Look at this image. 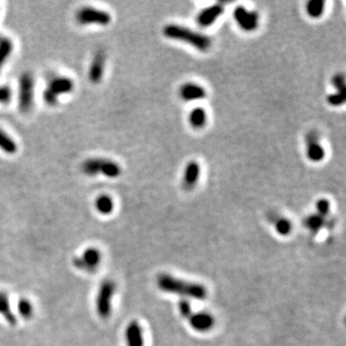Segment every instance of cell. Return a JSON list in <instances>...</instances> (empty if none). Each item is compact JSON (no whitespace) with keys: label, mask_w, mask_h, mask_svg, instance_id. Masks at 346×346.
Instances as JSON below:
<instances>
[{"label":"cell","mask_w":346,"mask_h":346,"mask_svg":"<svg viewBox=\"0 0 346 346\" xmlns=\"http://www.w3.org/2000/svg\"><path fill=\"white\" fill-rule=\"evenodd\" d=\"M157 285L161 291L167 294L186 296L198 300H202L207 297V290L204 285L175 278L172 275L165 273L159 275L157 278Z\"/></svg>","instance_id":"1"},{"label":"cell","mask_w":346,"mask_h":346,"mask_svg":"<svg viewBox=\"0 0 346 346\" xmlns=\"http://www.w3.org/2000/svg\"><path fill=\"white\" fill-rule=\"evenodd\" d=\"M163 33L166 38L189 43L198 50L207 51L211 47L212 41L209 37L184 26L168 24L164 26Z\"/></svg>","instance_id":"2"},{"label":"cell","mask_w":346,"mask_h":346,"mask_svg":"<svg viewBox=\"0 0 346 346\" xmlns=\"http://www.w3.org/2000/svg\"><path fill=\"white\" fill-rule=\"evenodd\" d=\"M81 170L87 176L101 174L108 178H117L122 174V167L119 163L104 158H91L86 160L82 163Z\"/></svg>","instance_id":"3"},{"label":"cell","mask_w":346,"mask_h":346,"mask_svg":"<svg viewBox=\"0 0 346 346\" xmlns=\"http://www.w3.org/2000/svg\"><path fill=\"white\" fill-rule=\"evenodd\" d=\"M117 292V284L112 279H106L102 282L96 295L95 309L98 316L102 319L109 318L112 314V297Z\"/></svg>","instance_id":"4"},{"label":"cell","mask_w":346,"mask_h":346,"mask_svg":"<svg viewBox=\"0 0 346 346\" xmlns=\"http://www.w3.org/2000/svg\"><path fill=\"white\" fill-rule=\"evenodd\" d=\"M74 89V83L71 78L66 76L53 77L47 84V88L43 91L42 98L48 106H55L59 101L62 94L71 93Z\"/></svg>","instance_id":"5"},{"label":"cell","mask_w":346,"mask_h":346,"mask_svg":"<svg viewBox=\"0 0 346 346\" xmlns=\"http://www.w3.org/2000/svg\"><path fill=\"white\" fill-rule=\"evenodd\" d=\"M75 21L79 25L83 26H107L112 21V17L106 11L96 9L93 7H82L75 14Z\"/></svg>","instance_id":"6"},{"label":"cell","mask_w":346,"mask_h":346,"mask_svg":"<svg viewBox=\"0 0 346 346\" xmlns=\"http://www.w3.org/2000/svg\"><path fill=\"white\" fill-rule=\"evenodd\" d=\"M35 81L30 72H24L21 74L19 87V108L22 113H27L31 111L34 105L35 94Z\"/></svg>","instance_id":"7"},{"label":"cell","mask_w":346,"mask_h":346,"mask_svg":"<svg viewBox=\"0 0 346 346\" xmlns=\"http://www.w3.org/2000/svg\"><path fill=\"white\" fill-rule=\"evenodd\" d=\"M101 252L94 247L87 248L81 256H76L72 259V264L75 268L92 273L96 271L101 263Z\"/></svg>","instance_id":"8"},{"label":"cell","mask_w":346,"mask_h":346,"mask_svg":"<svg viewBox=\"0 0 346 346\" xmlns=\"http://www.w3.org/2000/svg\"><path fill=\"white\" fill-rule=\"evenodd\" d=\"M235 21L243 30L251 32L254 31L259 25V15L248 11L244 6H238L234 11Z\"/></svg>","instance_id":"9"},{"label":"cell","mask_w":346,"mask_h":346,"mask_svg":"<svg viewBox=\"0 0 346 346\" xmlns=\"http://www.w3.org/2000/svg\"><path fill=\"white\" fill-rule=\"evenodd\" d=\"M106 65V53L105 51L99 49L96 51L92 57L90 69H89V80L91 83L96 85L99 84L103 79Z\"/></svg>","instance_id":"10"},{"label":"cell","mask_w":346,"mask_h":346,"mask_svg":"<svg viewBox=\"0 0 346 346\" xmlns=\"http://www.w3.org/2000/svg\"><path fill=\"white\" fill-rule=\"evenodd\" d=\"M223 12L224 6L221 3H216L206 7L198 14L197 23L202 27H209L214 24V21L218 20Z\"/></svg>","instance_id":"11"},{"label":"cell","mask_w":346,"mask_h":346,"mask_svg":"<svg viewBox=\"0 0 346 346\" xmlns=\"http://www.w3.org/2000/svg\"><path fill=\"white\" fill-rule=\"evenodd\" d=\"M190 325L197 332H207L214 325V316L206 312L192 313L189 317Z\"/></svg>","instance_id":"12"},{"label":"cell","mask_w":346,"mask_h":346,"mask_svg":"<svg viewBox=\"0 0 346 346\" xmlns=\"http://www.w3.org/2000/svg\"><path fill=\"white\" fill-rule=\"evenodd\" d=\"M125 339L127 346L144 345L143 328L139 321L132 320L129 322L125 331Z\"/></svg>","instance_id":"13"},{"label":"cell","mask_w":346,"mask_h":346,"mask_svg":"<svg viewBox=\"0 0 346 346\" xmlns=\"http://www.w3.org/2000/svg\"><path fill=\"white\" fill-rule=\"evenodd\" d=\"M203 87L195 83H186L180 88V96L185 101H195L206 97Z\"/></svg>","instance_id":"14"},{"label":"cell","mask_w":346,"mask_h":346,"mask_svg":"<svg viewBox=\"0 0 346 346\" xmlns=\"http://www.w3.org/2000/svg\"><path fill=\"white\" fill-rule=\"evenodd\" d=\"M306 154L310 161L318 163L324 159L325 150L324 147L318 142L317 138L309 137V139L307 140Z\"/></svg>","instance_id":"15"},{"label":"cell","mask_w":346,"mask_h":346,"mask_svg":"<svg viewBox=\"0 0 346 346\" xmlns=\"http://www.w3.org/2000/svg\"><path fill=\"white\" fill-rule=\"evenodd\" d=\"M200 175V166L196 162L188 163L184 170L183 185L187 190H192L197 183Z\"/></svg>","instance_id":"16"},{"label":"cell","mask_w":346,"mask_h":346,"mask_svg":"<svg viewBox=\"0 0 346 346\" xmlns=\"http://www.w3.org/2000/svg\"><path fill=\"white\" fill-rule=\"evenodd\" d=\"M0 316L4 317L9 325H17V317L12 312L9 296L4 292H0Z\"/></svg>","instance_id":"17"},{"label":"cell","mask_w":346,"mask_h":346,"mask_svg":"<svg viewBox=\"0 0 346 346\" xmlns=\"http://www.w3.org/2000/svg\"><path fill=\"white\" fill-rule=\"evenodd\" d=\"M114 204L111 196L107 194L99 195L95 200V208L99 214L107 215L110 214L113 211Z\"/></svg>","instance_id":"18"},{"label":"cell","mask_w":346,"mask_h":346,"mask_svg":"<svg viewBox=\"0 0 346 346\" xmlns=\"http://www.w3.org/2000/svg\"><path fill=\"white\" fill-rule=\"evenodd\" d=\"M189 122L191 126L195 129L202 128L207 123L206 111L201 107H197L194 110H192V112H190V116H189Z\"/></svg>","instance_id":"19"},{"label":"cell","mask_w":346,"mask_h":346,"mask_svg":"<svg viewBox=\"0 0 346 346\" xmlns=\"http://www.w3.org/2000/svg\"><path fill=\"white\" fill-rule=\"evenodd\" d=\"M0 150L9 155H13L18 151V144L2 129H0Z\"/></svg>","instance_id":"20"},{"label":"cell","mask_w":346,"mask_h":346,"mask_svg":"<svg viewBox=\"0 0 346 346\" xmlns=\"http://www.w3.org/2000/svg\"><path fill=\"white\" fill-rule=\"evenodd\" d=\"M13 49H14L13 41H11L9 38L1 37L0 39V72L6 61L9 59Z\"/></svg>","instance_id":"21"},{"label":"cell","mask_w":346,"mask_h":346,"mask_svg":"<svg viewBox=\"0 0 346 346\" xmlns=\"http://www.w3.org/2000/svg\"><path fill=\"white\" fill-rule=\"evenodd\" d=\"M325 9V2L323 0H311L306 5L307 14L313 18L318 19L322 16Z\"/></svg>","instance_id":"22"},{"label":"cell","mask_w":346,"mask_h":346,"mask_svg":"<svg viewBox=\"0 0 346 346\" xmlns=\"http://www.w3.org/2000/svg\"><path fill=\"white\" fill-rule=\"evenodd\" d=\"M324 222H325L324 217L316 214L308 216L305 219L304 224L311 232L317 233L322 228V226L324 225Z\"/></svg>","instance_id":"23"},{"label":"cell","mask_w":346,"mask_h":346,"mask_svg":"<svg viewBox=\"0 0 346 346\" xmlns=\"http://www.w3.org/2000/svg\"><path fill=\"white\" fill-rule=\"evenodd\" d=\"M18 312L24 319H30L34 315V307L27 298H21L18 303Z\"/></svg>","instance_id":"24"},{"label":"cell","mask_w":346,"mask_h":346,"mask_svg":"<svg viewBox=\"0 0 346 346\" xmlns=\"http://www.w3.org/2000/svg\"><path fill=\"white\" fill-rule=\"evenodd\" d=\"M292 228H293L292 222L285 217H280L275 221V229L278 234L282 235V236L289 235L292 232Z\"/></svg>","instance_id":"25"},{"label":"cell","mask_w":346,"mask_h":346,"mask_svg":"<svg viewBox=\"0 0 346 346\" xmlns=\"http://www.w3.org/2000/svg\"><path fill=\"white\" fill-rule=\"evenodd\" d=\"M333 85L336 88V92L345 94V79L342 74H336L333 78Z\"/></svg>","instance_id":"26"},{"label":"cell","mask_w":346,"mask_h":346,"mask_svg":"<svg viewBox=\"0 0 346 346\" xmlns=\"http://www.w3.org/2000/svg\"><path fill=\"white\" fill-rule=\"evenodd\" d=\"M327 101L332 106H335V107L336 106H340L345 101V94L339 93V92L330 94L327 97Z\"/></svg>","instance_id":"27"},{"label":"cell","mask_w":346,"mask_h":346,"mask_svg":"<svg viewBox=\"0 0 346 346\" xmlns=\"http://www.w3.org/2000/svg\"><path fill=\"white\" fill-rule=\"evenodd\" d=\"M317 214L325 217L330 212V202L327 199H320L316 202Z\"/></svg>","instance_id":"28"},{"label":"cell","mask_w":346,"mask_h":346,"mask_svg":"<svg viewBox=\"0 0 346 346\" xmlns=\"http://www.w3.org/2000/svg\"><path fill=\"white\" fill-rule=\"evenodd\" d=\"M12 98V91L8 86H1L0 87V103L7 104Z\"/></svg>","instance_id":"29"},{"label":"cell","mask_w":346,"mask_h":346,"mask_svg":"<svg viewBox=\"0 0 346 346\" xmlns=\"http://www.w3.org/2000/svg\"><path fill=\"white\" fill-rule=\"evenodd\" d=\"M179 311H180L181 315H182L184 317H186V318H188L189 316L193 313V312H192V309H191V304H190V302L187 301V300H182V301H180V303H179Z\"/></svg>","instance_id":"30"},{"label":"cell","mask_w":346,"mask_h":346,"mask_svg":"<svg viewBox=\"0 0 346 346\" xmlns=\"http://www.w3.org/2000/svg\"><path fill=\"white\" fill-rule=\"evenodd\" d=\"M0 39H1V36H0Z\"/></svg>","instance_id":"31"}]
</instances>
